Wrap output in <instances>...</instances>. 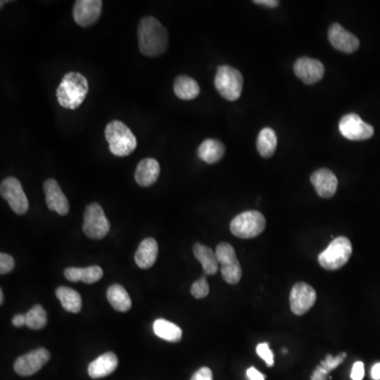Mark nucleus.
Wrapping results in <instances>:
<instances>
[{
	"mask_svg": "<svg viewBox=\"0 0 380 380\" xmlns=\"http://www.w3.org/2000/svg\"><path fill=\"white\" fill-rule=\"evenodd\" d=\"M137 39L145 57H160L168 47V33L164 26L152 16H146L139 23Z\"/></svg>",
	"mask_w": 380,
	"mask_h": 380,
	"instance_id": "f257e3e1",
	"label": "nucleus"
},
{
	"mask_svg": "<svg viewBox=\"0 0 380 380\" xmlns=\"http://www.w3.org/2000/svg\"><path fill=\"white\" fill-rule=\"evenodd\" d=\"M88 91V81L83 74L69 72L63 77L57 88V101L63 108L75 110L83 103Z\"/></svg>",
	"mask_w": 380,
	"mask_h": 380,
	"instance_id": "f03ea898",
	"label": "nucleus"
},
{
	"mask_svg": "<svg viewBox=\"0 0 380 380\" xmlns=\"http://www.w3.org/2000/svg\"><path fill=\"white\" fill-rule=\"evenodd\" d=\"M105 137L111 153L119 158L131 154L137 146V137L132 131L119 121H112L107 125Z\"/></svg>",
	"mask_w": 380,
	"mask_h": 380,
	"instance_id": "7ed1b4c3",
	"label": "nucleus"
},
{
	"mask_svg": "<svg viewBox=\"0 0 380 380\" xmlns=\"http://www.w3.org/2000/svg\"><path fill=\"white\" fill-rule=\"evenodd\" d=\"M352 252L351 241L346 237H338L318 256V262L324 270H339L348 263Z\"/></svg>",
	"mask_w": 380,
	"mask_h": 380,
	"instance_id": "20e7f679",
	"label": "nucleus"
},
{
	"mask_svg": "<svg viewBox=\"0 0 380 380\" xmlns=\"http://www.w3.org/2000/svg\"><path fill=\"white\" fill-rule=\"evenodd\" d=\"M214 87L221 97L228 101H237L243 90V77L236 68L220 66L214 77Z\"/></svg>",
	"mask_w": 380,
	"mask_h": 380,
	"instance_id": "39448f33",
	"label": "nucleus"
},
{
	"mask_svg": "<svg viewBox=\"0 0 380 380\" xmlns=\"http://www.w3.org/2000/svg\"><path fill=\"white\" fill-rule=\"evenodd\" d=\"M266 220L263 214L257 210L241 212L230 223V232L240 239H252L264 232Z\"/></svg>",
	"mask_w": 380,
	"mask_h": 380,
	"instance_id": "423d86ee",
	"label": "nucleus"
},
{
	"mask_svg": "<svg viewBox=\"0 0 380 380\" xmlns=\"http://www.w3.org/2000/svg\"><path fill=\"white\" fill-rule=\"evenodd\" d=\"M83 234L93 240L105 238L110 230V222L97 203L88 205L83 214Z\"/></svg>",
	"mask_w": 380,
	"mask_h": 380,
	"instance_id": "0eeeda50",
	"label": "nucleus"
},
{
	"mask_svg": "<svg viewBox=\"0 0 380 380\" xmlns=\"http://www.w3.org/2000/svg\"><path fill=\"white\" fill-rule=\"evenodd\" d=\"M216 256L221 266V274L228 284H237L242 278V268L237 259L236 250L230 243L222 242L217 246Z\"/></svg>",
	"mask_w": 380,
	"mask_h": 380,
	"instance_id": "6e6552de",
	"label": "nucleus"
},
{
	"mask_svg": "<svg viewBox=\"0 0 380 380\" xmlns=\"http://www.w3.org/2000/svg\"><path fill=\"white\" fill-rule=\"evenodd\" d=\"M0 194L15 214H25L29 210V201L17 179L13 177L5 179L0 185Z\"/></svg>",
	"mask_w": 380,
	"mask_h": 380,
	"instance_id": "1a4fd4ad",
	"label": "nucleus"
},
{
	"mask_svg": "<svg viewBox=\"0 0 380 380\" xmlns=\"http://www.w3.org/2000/svg\"><path fill=\"white\" fill-rule=\"evenodd\" d=\"M339 131L350 141L369 140L374 135L373 127L362 121L361 117L356 113H349L341 117Z\"/></svg>",
	"mask_w": 380,
	"mask_h": 380,
	"instance_id": "9d476101",
	"label": "nucleus"
},
{
	"mask_svg": "<svg viewBox=\"0 0 380 380\" xmlns=\"http://www.w3.org/2000/svg\"><path fill=\"white\" fill-rule=\"evenodd\" d=\"M317 300V294L310 284L299 282L292 286L290 295V306L292 313L297 316L304 315L313 308Z\"/></svg>",
	"mask_w": 380,
	"mask_h": 380,
	"instance_id": "9b49d317",
	"label": "nucleus"
},
{
	"mask_svg": "<svg viewBox=\"0 0 380 380\" xmlns=\"http://www.w3.org/2000/svg\"><path fill=\"white\" fill-rule=\"evenodd\" d=\"M50 359V352L48 350H34L21 357L17 358L14 363V370L21 376H31L43 369Z\"/></svg>",
	"mask_w": 380,
	"mask_h": 380,
	"instance_id": "f8f14e48",
	"label": "nucleus"
},
{
	"mask_svg": "<svg viewBox=\"0 0 380 380\" xmlns=\"http://www.w3.org/2000/svg\"><path fill=\"white\" fill-rule=\"evenodd\" d=\"M101 10V0H77L73 8V19L81 27H90L99 21Z\"/></svg>",
	"mask_w": 380,
	"mask_h": 380,
	"instance_id": "ddd939ff",
	"label": "nucleus"
},
{
	"mask_svg": "<svg viewBox=\"0 0 380 380\" xmlns=\"http://www.w3.org/2000/svg\"><path fill=\"white\" fill-rule=\"evenodd\" d=\"M294 72L306 85H314L324 77V67L317 59L301 57L296 61Z\"/></svg>",
	"mask_w": 380,
	"mask_h": 380,
	"instance_id": "4468645a",
	"label": "nucleus"
},
{
	"mask_svg": "<svg viewBox=\"0 0 380 380\" xmlns=\"http://www.w3.org/2000/svg\"><path fill=\"white\" fill-rule=\"evenodd\" d=\"M43 192H45L46 203L50 210L57 212L59 216L68 214L70 210V205L59 183L54 179L46 181L43 184Z\"/></svg>",
	"mask_w": 380,
	"mask_h": 380,
	"instance_id": "2eb2a0df",
	"label": "nucleus"
},
{
	"mask_svg": "<svg viewBox=\"0 0 380 380\" xmlns=\"http://www.w3.org/2000/svg\"><path fill=\"white\" fill-rule=\"evenodd\" d=\"M329 41L331 45L338 51L351 54L359 48V39L344 29L339 23H335L330 27Z\"/></svg>",
	"mask_w": 380,
	"mask_h": 380,
	"instance_id": "dca6fc26",
	"label": "nucleus"
},
{
	"mask_svg": "<svg viewBox=\"0 0 380 380\" xmlns=\"http://www.w3.org/2000/svg\"><path fill=\"white\" fill-rule=\"evenodd\" d=\"M310 182L315 187L318 196L330 199L337 192L338 180L333 171L330 169H318L310 177Z\"/></svg>",
	"mask_w": 380,
	"mask_h": 380,
	"instance_id": "f3484780",
	"label": "nucleus"
},
{
	"mask_svg": "<svg viewBox=\"0 0 380 380\" xmlns=\"http://www.w3.org/2000/svg\"><path fill=\"white\" fill-rule=\"evenodd\" d=\"M161 167L158 161L152 158L144 159L135 169V182L140 186L148 187L154 184L160 176Z\"/></svg>",
	"mask_w": 380,
	"mask_h": 380,
	"instance_id": "a211bd4d",
	"label": "nucleus"
},
{
	"mask_svg": "<svg viewBox=\"0 0 380 380\" xmlns=\"http://www.w3.org/2000/svg\"><path fill=\"white\" fill-rule=\"evenodd\" d=\"M158 254V242L153 238L144 239L135 252V263L143 270H148L152 268L153 264L157 261Z\"/></svg>",
	"mask_w": 380,
	"mask_h": 380,
	"instance_id": "6ab92c4d",
	"label": "nucleus"
},
{
	"mask_svg": "<svg viewBox=\"0 0 380 380\" xmlns=\"http://www.w3.org/2000/svg\"><path fill=\"white\" fill-rule=\"evenodd\" d=\"M119 366V359L112 352L103 354V355L93 360L88 367V374L93 379L106 377L117 370Z\"/></svg>",
	"mask_w": 380,
	"mask_h": 380,
	"instance_id": "aec40b11",
	"label": "nucleus"
},
{
	"mask_svg": "<svg viewBox=\"0 0 380 380\" xmlns=\"http://www.w3.org/2000/svg\"><path fill=\"white\" fill-rule=\"evenodd\" d=\"M103 270L97 266L85 268H69L65 270L66 279L71 282L83 281L87 284L99 281L103 278Z\"/></svg>",
	"mask_w": 380,
	"mask_h": 380,
	"instance_id": "412c9836",
	"label": "nucleus"
},
{
	"mask_svg": "<svg viewBox=\"0 0 380 380\" xmlns=\"http://www.w3.org/2000/svg\"><path fill=\"white\" fill-rule=\"evenodd\" d=\"M226 154V146L218 140L207 139L198 148V155L207 164L219 162Z\"/></svg>",
	"mask_w": 380,
	"mask_h": 380,
	"instance_id": "4be33fe9",
	"label": "nucleus"
},
{
	"mask_svg": "<svg viewBox=\"0 0 380 380\" xmlns=\"http://www.w3.org/2000/svg\"><path fill=\"white\" fill-rule=\"evenodd\" d=\"M174 94L183 101H192L200 94L201 89L197 81L187 75L177 77L174 83Z\"/></svg>",
	"mask_w": 380,
	"mask_h": 380,
	"instance_id": "5701e85b",
	"label": "nucleus"
},
{
	"mask_svg": "<svg viewBox=\"0 0 380 380\" xmlns=\"http://www.w3.org/2000/svg\"><path fill=\"white\" fill-rule=\"evenodd\" d=\"M194 254L197 260L202 264L203 270L206 274H217L219 270V261L216 252L203 244L196 243L194 246Z\"/></svg>",
	"mask_w": 380,
	"mask_h": 380,
	"instance_id": "b1692460",
	"label": "nucleus"
},
{
	"mask_svg": "<svg viewBox=\"0 0 380 380\" xmlns=\"http://www.w3.org/2000/svg\"><path fill=\"white\" fill-rule=\"evenodd\" d=\"M107 298H108L109 303L117 312L126 313L132 306V302H131L128 292L121 284L111 286L108 288V292H107Z\"/></svg>",
	"mask_w": 380,
	"mask_h": 380,
	"instance_id": "393cba45",
	"label": "nucleus"
},
{
	"mask_svg": "<svg viewBox=\"0 0 380 380\" xmlns=\"http://www.w3.org/2000/svg\"><path fill=\"white\" fill-rule=\"evenodd\" d=\"M153 332L158 337L162 338L166 341L172 342V343H176L182 339L183 332L180 329V326L168 321V320H155L153 323Z\"/></svg>",
	"mask_w": 380,
	"mask_h": 380,
	"instance_id": "a878e982",
	"label": "nucleus"
},
{
	"mask_svg": "<svg viewBox=\"0 0 380 380\" xmlns=\"http://www.w3.org/2000/svg\"><path fill=\"white\" fill-rule=\"evenodd\" d=\"M55 294H57V299L61 301L63 310L74 314L81 312V297L77 290L70 288H66V286H61V288H57Z\"/></svg>",
	"mask_w": 380,
	"mask_h": 380,
	"instance_id": "bb28decb",
	"label": "nucleus"
},
{
	"mask_svg": "<svg viewBox=\"0 0 380 380\" xmlns=\"http://www.w3.org/2000/svg\"><path fill=\"white\" fill-rule=\"evenodd\" d=\"M277 135L272 128H264L257 139V149L263 158H272L277 149Z\"/></svg>",
	"mask_w": 380,
	"mask_h": 380,
	"instance_id": "cd10ccee",
	"label": "nucleus"
},
{
	"mask_svg": "<svg viewBox=\"0 0 380 380\" xmlns=\"http://www.w3.org/2000/svg\"><path fill=\"white\" fill-rule=\"evenodd\" d=\"M346 357H347L346 353H341L336 357H333L332 355L326 356V359L321 361L319 367L316 368L315 371L312 374L310 380H326V376L329 375L330 372L341 365Z\"/></svg>",
	"mask_w": 380,
	"mask_h": 380,
	"instance_id": "c85d7f7f",
	"label": "nucleus"
},
{
	"mask_svg": "<svg viewBox=\"0 0 380 380\" xmlns=\"http://www.w3.org/2000/svg\"><path fill=\"white\" fill-rule=\"evenodd\" d=\"M26 320L27 323L26 326H28L31 330H41L45 328L47 324V313H46L45 308L43 306L37 304L34 306L31 310L26 314Z\"/></svg>",
	"mask_w": 380,
	"mask_h": 380,
	"instance_id": "c756f323",
	"label": "nucleus"
},
{
	"mask_svg": "<svg viewBox=\"0 0 380 380\" xmlns=\"http://www.w3.org/2000/svg\"><path fill=\"white\" fill-rule=\"evenodd\" d=\"M190 292H192V295L194 296V298H197V299H203V298L208 296V294H210V286L207 283L205 277L197 280V281L192 284Z\"/></svg>",
	"mask_w": 380,
	"mask_h": 380,
	"instance_id": "7c9ffc66",
	"label": "nucleus"
},
{
	"mask_svg": "<svg viewBox=\"0 0 380 380\" xmlns=\"http://www.w3.org/2000/svg\"><path fill=\"white\" fill-rule=\"evenodd\" d=\"M256 351L258 356H260V357L266 361L268 367H272V366H274V354H272V350L270 349L268 343H266V342L259 343L258 346H257Z\"/></svg>",
	"mask_w": 380,
	"mask_h": 380,
	"instance_id": "2f4dec72",
	"label": "nucleus"
},
{
	"mask_svg": "<svg viewBox=\"0 0 380 380\" xmlns=\"http://www.w3.org/2000/svg\"><path fill=\"white\" fill-rule=\"evenodd\" d=\"M14 268H15V261H14L13 257L1 252L0 254V274H9L14 270Z\"/></svg>",
	"mask_w": 380,
	"mask_h": 380,
	"instance_id": "473e14b6",
	"label": "nucleus"
},
{
	"mask_svg": "<svg viewBox=\"0 0 380 380\" xmlns=\"http://www.w3.org/2000/svg\"><path fill=\"white\" fill-rule=\"evenodd\" d=\"M365 377V365L363 362L356 361L352 368L351 378L353 380H362Z\"/></svg>",
	"mask_w": 380,
	"mask_h": 380,
	"instance_id": "72a5a7b5",
	"label": "nucleus"
},
{
	"mask_svg": "<svg viewBox=\"0 0 380 380\" xmlns=\"http://www.w3.org/2000/svg\"><path fill=\"white\" fill-rule=\"evenodd\" d=\"M190 380H214L212 370L207 367L201 368L192 375Z\"/></svg>",
	"mask_w": 380,
	"mask_h": 380,
	"instance_id": "f704fd0d",
	"label": "nucleus"
},
{
	"mask_svg": "<svg viewBox=\"0 0 380 380\" xmlns=\"http://www.w3.org/2000/svg\"><path fill=\"white\" fill-rule=\"evenodd\" d=\"M248 379L250 380H266V376L260 373L256 368L252 367L246 371Z\"/></svg>",
	"mask_w": 380,
	"mask_h": 380,
	"instance_id": "c9c22d12",
	"label": "nucleus"
},
{
	"mask_svg": "<svg viewBox=\"0 0 380 380\" xmlns=\"http://www.w3.org/2000/svg\"><path fill=\"white\" fill-rule=\"evenodd\" d=\"M254 3L266 8H277L280 5L278 0H254Z\"/></svg>",
	"mask_w": 380,
	"mask_h": 380,
	"instance_id": "e433bc0d",
	"label": "nucleus"
},
{
	"mask_svg": "<svg viewBox=\"0 0 380 380\" xmlns=\"http://www.w3.org/2000/svg\"><path fill=\"white\" fill-rule=\"evenodd\" d=\"M12 323H13V326H16V328H21V326H26V323H27L26 315L19 314V315L14 316L13 319H12Z\"/></svg>",
	"mask_w": 380,
	"mask_h": 380,
	"instance_id": "4c0bfd02",
	"label": "nucleus"
},
{
	"mask_svg": "<svg viewBox=\"0 0 380 380\" xmlns=\"http://www.w3.org/2000/svg\"><path fill=\"white\" fill-rule=\"evenodd\" d=\"M371 376L374 380H380V362L375 363L372 368Z\"/></svg>",
	"mask_w": 380,
	"mask_h": 380,
	"instance_id": "58836bf2",
	"label": "nucleus"
},
{
	"mask_svg": "<svg viewBox=\"0 0 380 380\" xmlns=\"http://www.w3.org/2000/svg\"><path fill=\"white\" fill-rule=\"evenodd\" d=\"M3 301H5V297H3V290H0V304H3Z\"/></svg>",
	"mask_w": 380,
	"mask_h": 380,
	"instance_id": "ea45409f",
	"label": "nucleus"
}]
</instances>
